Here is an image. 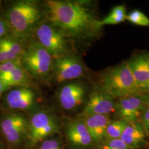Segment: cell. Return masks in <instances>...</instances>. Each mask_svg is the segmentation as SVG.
Segmentation results:
<instances>
[{
  "mask_svg": "<svg viewBox=\"0 0 149 149\" xmlns=\"http://www.w3.org/2000/svg\"><path fill=\"white\" fill-rule=\"evenodd\" d=\"M47 21L72 40L95 37L102 27L90 2L48 0L44 2Z\"/></svg>",
  "mask_w": 149,
  "mask_h": 149,
  "instance_id": "obj_1",
  "label": "cell"
},
{
  "mask_svg": "<svg viewBox=\"0 0 149 149\" xmlns=\"http://www.w3.org/2000/svg\"><path fill=\"white\" fill-rule=\"evenodd\" d=\"M42 10L37 2L19 1L8 8L3 18L10 27V34L27 42L42 21Z\"/></svg>",
  "mask_w": 149,
  "mask_h": 149,
  "instance_id": "obj_2",
  "label": "cell"
},
{
  "mask_svg": "<svg viewBox=\"0 0 149 149\" xmlns=\"http://www.w3.org/2000/svg\"><path fill=\"white\" fill-rule=\"evenodd\" d=\"M113 97H125L141 94L126 63L106 70L102 72L98 84Z\"/></svg>",
  "mask_w": 149,
  "mask_h": 149,
  "instance_id": "obj_3",
  "label": "cell"
},
{
  "mask_svg": "<svg viewBox=\"0 0 149 149\" xmlns=\"http://www.w3.org/2000/svg\"><path fill=\"white\" fill-rule=\"evenodd\" d=\"M54 58L38 42L32 39L21 58L22 67L33 80L46 82L50 79Z\"/></svg>",
  "mask_w": 149,
  "mask_h": 149,
  "instance_id": "obj_4",
  "label": "cell"
},
{
  "mask_svg": "<svg viewBox=\"0 0 149 149\" xmlns=\"http://www.w3.org/2000/svg\"><path fill=\"white\" fill-rule=\"evenodd\" d=\"M34 33L36 40L54 59L72 53L70 47L71 40L63 32L47 21L40 22Z\"/></svg>",
  "mask_w": 149,
  "mask_h": 149,
  "instance_id": "obj_5",
  "label": "cell"
},
{
  "mask_svg": "<svg viewBox=\"0 0 149 149\" xmlns=\"http://www.w3.org/2000/svg\"><path fill=\"white\" fill-rule=\"evenodd\" d=\"M85 73V66L82 60L71 53L54 59L50 79L61 84L80 78Z\"/></svg>",
  "mask_w": 149,
  "mask_h": 149,
  "instance_id": "obj_6",
  "label": "cell"
},
{
  "mask_svg": "<svg viewBox=\"0 0 149 149\" xmlns=\"http://www.w3.org/2000/svg\"><path fill=\"white\" fill-rule=\"evenodd\" d=\"M58 119L50 112L39 111L31 118L28 125V139L29 144L34 146L44 139L59 132Z\"/></svg>",
  "mask_w": 149,
  "mask_h": 149,
  "instance_id": "obj_7",
  "label": "cell"
},
{
  "mask_svg": "<svg viewBox=\"0 0 149 149\" xmlns=\"http://www.w3.org/2000/svg\"><path fill=\"white\" fill-rule=\"evenodd\" d=\"M29 123L21 114L11 113L6 114L0 122V129L7 141L11 145L19 144L28 135Z\"/></svg>",
  "mask_w": 149,
  "mask_h": 149,
  "instance_id": "obj_8",
  "label": "cell"
},
{
  "mask_svg": "<svg viewBox=\"0 0 149 149\" xmlns=\"http://www.w3.org/2000/svg\"><path fill=\"white\" fill-rule=\"evenodd\" d=\"M114 98L98 84H96L84 109V115H108L116 109Z\"/></svg>",
  "mask_w": 149,
  "mask_h": 149,
  "instance_id": "obj_9",
  "label": "cell"
},
{
  "mask_svg": "<svg viewBox=\"0 0 149 149\" xmlns=\"http://www.w3.org/2000/svg\"><path fill=\"white\" fill-rule=\"evenodd\" d=\"M148 105L149 97L139 94L121 98L116 104V109L122 120L132 122L136 121Z\"/></svg>",
  "mask_w": 149,
  "mask_h": 149,
  "instance_id": "obj_10",
  "label": "cell"
},
{
  "mask_svg": "<svg viewBox=\"0 0 149 149\" xmlns=\"http://www.w3.org/2000/svg\"><path fill=\"white\" fill-rule=\"evenodd\" d=\"M34 88L19 87L7 92L4 98L6 106L16 111L29 109L35 104L37 94Z\"/></svg>",
  "mask_w": 149,
  "mask_h": 149,
  "instance_id": "obj_11",
  "label": "cell"
},
{
  "mask_svg": "<svg viewBox=\"0 0 149 149\" xmlns=\"http://www.w3.org/2000/svg\"><path fill=\"white\" fill-rule=\"evenodd\" d=\"M85 93V87L82 83H68L61 87L58 92L60 104L65 110H73L82 104Z\"/></svg>",
  "mask_w": 149,
  "mask_h": 149,
  "instance_id": "obj_12",
  "label": "cell"
},
{
  "mask_svg": "<svg viewBox=\"0 0 149 149\" xmlns=\"http://www.w3.org/2000/svg\"><path fill=\"white\" fill-rule=\"evenodd\" d=\"M127 63L136 85L143 92L149 82V54L136 55Z\"/></svg>",
  "mask_w": 149,
  "mask_h": 149,
  "instance_id": "obj_13",
  "label": "cell"
},
{
  "mask_svg": "<svg viewBox=\"0 0 149 149\" xmlns=\"http://www.w3.org/2000/svg\"><path fill=\"white\" fill-rule=\"evenodd\" d=\"M92 141L101 144L106 139L107 128L111 121L108 115H84L82 119Z\"/></svg>",
  "mask_w": 149,
  "mask_h": 149,
  "instance_id": "obj_14",
  "label": "cell"
},
{
  "mask_svg": "<svg viewBox=\"0 0 149 149\" xmlns=\"http://www.w3.org/2000/svg\"><path fill=\"white\" fill-rule=\"evenodd\" d=\"M0 81L8 90L12 87H26L35 88L37 87L32 77L22 66L8 72L0 74Z\"/></svg>",
  "mask_w": 149,
  "mask_h": 149,
  "instance_id": "obj_15",
  "label": "cell"
},
{
  "mask_svg": "<svg viewBox=\"0 0 149 149\" xmlns=\"http://www.w3.org/2000/svg\"><path fill=\"white\" fill-rule=\"evenodd\" d=\"M66 134L70 141L77 146H87L92 142L83 119L70 122L66 125Z\"/></svg>",
  "mask_w": 149,
  "mask_h": 149,
  "instance_id": "obj_16",
  "label": "cell"
},
{
  "mask_svg": "<svg viewBox=\"0 0 149 149\" xmlns=\"http://www.w3.org/2000/svg\"><path fill=\"white\" fill-rule=\"evenodd\" d=\"M145 136L146 133L143 125L136 121L127 123L120 139L132 149L143 144Z\"/></svg>",
  "mask_w": 149,
  "mask_h": 149,
  "instance_id": "obj_17",
  "label": "cell"
},
{
  "mask_svg": "<svg viewBox=\"0 0 149 149\" xmlns=\"http://www.w3.org/2000/svg\"><path fill=\"white\" fill-rule=\"evenodd\" d=\"M26 41L9 34L0 40V49L14 54L22 58L27 48Z\"/></svg>",
  "mask_w": 149,
  "mask_h": 149,
  "instance_id": "obj_18",
  "label": "cell"
},
{
  "mask_svg": "<svg viewBox=\"0 0 149 149\" xmlns=\"http://www.w3.org/2000/svg\"><path fill=\"white\" fill-rule=\"evenodd\" d=\"M127 16L126 8L124 6H116L106 17L100 21V25L102 27L105 25L119 24L126 20Z\"/></svg>",
  "mask_w": 149,
  "mask_h": 149,
  "instance_id": "obj_19",
  "label": "cell"
},
{
  "mask_svg": "<svg viewBox=\"0 0 149 149\" xmlns=\"http://www.w3.org/2000/svg\"><path fill=\"white\" fill-rule=\"evenodd\" d=\"M127 123L123 120L111 121L107 128L106 132L107 140L120 139Z\"/></svg>",
  "mask_w": 149,
  "mask_h": 149,
  "instance_id": "obj_20",
  "label": "cell"
},
{
  "mask_svg": "<svg viewBox=\"0 0 149 149\" xmlns=\"http://www.w3.org/2000/svg\"><path fill=\"white\" fill-rule=\"evenodd\" d=\"M126 20L135 25L149 27V18L141 11L135 10L127 16Z\"/></svg>",
  "mask_w": 149,
  "mask_h": 149,
  "instance_id": "obj_21",
  "label": "cell"
},
{
  "mask_svg": "<svg viewBox=\"0 0 149 149\" xmlns=\"http://www.w3.org/2000/svg\"><path fill=\"white\" fill-rule=\"evenodd\" d=\"M100 149H130L120 139L106 140L101 144Z\"/></svg>",
  "mask_w": 149,
  "mask_h": 149,
  "instance_id": "obj_22",
  "label": "cell"
},
{
  "mask_svg": "<svg viewBox=\"0 0 149 149\" xmlns=\"http://www.w3.org/2000/svg\"><path fill=\"white\" fill-rule=\"evenodd\" d=\"M21 66V60L0 63V74L8 72Z\"/></svg>",
  "mask_w": 149,
  "mask_h": 149,
  "instance_id": "obj_23",
  "label": "cell"
},
{
  "mask_svg": "<svg viewBox=\"0 0 149 149\" xmlns=\"http://www.w3.org/2000/svg\"><path fill=\"white\" fill-rule=\"evenodd\" d=\"M39 149H63L59 140L56 139H50L44 140L40 145Z\"/></svg>",
  "mask_w": 149,
  "mask_h": 149,
  "instance_id": "obj_24",
  "label": "cell"
},
{
  "mask_svg": "<svg viewBox=\"0 0 149 149\" xmlns=\"http://www.w3.org/2000/svg\"><path fill=\"white\" fill-rule=\"evenodd\" d=\"M21 60V58L5 50L0 49V63Z\"/></svg>",
  "mask_w": 149,
  "mask_h": 149,
  "instance_id": "obj_25",
  "label": "cell"
},
{
  "mask_svg": "<svg viewBox=\"0 0 149 149\" xmlns=\"http://www.w3.org/2000/svg\"><path fill=\"white\" fill-rule=\"evenodd\" d=\"M141 120L145 132L146 134L149 135V105L145 108L142 113Z\"/></svg>",
  "mask_w": 149,
  "mask_h": 149,
  "instance_id": "obj_26",
  "label": "cell"
},
{
  "mask_svg": "<svg viewBox=\"0 0 149 149\" xmlns=\"http://www.w3.org/2000/svg\"><path fill=\"white\" fill-rule=\"evenodd\" d=\"M10 34V29L5 19L0 17V40Z\"/></svg>",
  "mask_w": 149,
  "mask_h": 149,
  "instance_id": "obj_27",
  "label": "cell"
},
{
  "mask_svg": "<svg viewBox=\"0 0 149 149\" xmlns=\"http://www.w3.org/2000/svg\"><path fill=\"white\" fill-rule=\"evenodd\" d=\"M6 91H8V89L5 86L3 85V84L0 81V98L2 95L3 93Z\"/></svg>",
  "mask_w": 149,
  "mask_h": 149,
  "instance_id": "obj_28",
  "label": "cell"
},
{
  "mask_svg": "<svg viewBox=\"0 0 149 149\" xmlns=\"http://www.w3.org/2000/svg\"><path fill=\"white\" fill-rule=\"evenodd\" d=\"M143 92H146L147 93H148L149 95V83L148 84L147 86H146V87L145 88Z\"/></svg>",
  "mask_w": 149,
  "mask_h": 149,
  "instance_id": "obj_29",
  "label": "cell"
},
{
  "mask_svg": "<svg viewBox=\"0 0 149 149\" xmlns=\"http://www.w3.org/2000/svg\"><path fill=\"white\" fill-rule=\"evenodd\" d=\"M0 149H2V148H1V145H0Z\"/></svg>",
  "mask_w": 149,
  "mask_h": 149,
  "instance_id": "obj_30",
  "label": "cell"
},
{
  "mask_svg": "<svg viewBox=\"0 0 149 149\" xmlns=\"http://www.w3.org/2000/svg\"><path fill=\"white\" fill-rule=\"evenodd\" d=\"M1 1H0V6H1Z\"/></svg>",
  "mask_w": 149,
  "mask_h": 149,
  "instance_id": "obj_31",
  "label": "cell"
}]
</instances>
